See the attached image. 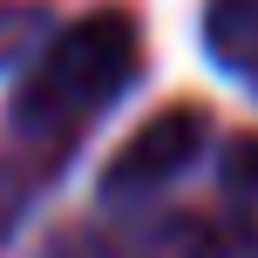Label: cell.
<instances>
[{"label":"cell","mask_w":258,"mask_h":258,"mask_svg":"<svg viewBox=\"0 0 258 258\" xmlns=\"http://www.w3.org/2000/svg\"><path fill=\"white\" fill-rule=\"evenodd\" d=\"M197 34H204V54L218 61V75L245 82L258 95V0H204Z\"/></svg>","instance_id":"4"},{"label":"cell","mask_w":258,"mask_h":258,"mask_svg":"<svg viewBox=\"0 0 258 258\" xmlns=\"http://www.w3.org/2000/svg\"><path fill=\"white\" fill-rule=\"evenodd\" d=\"M41 258H258V218L238 204L183 211V204H129L68 224Z\"/></svg>","instance_id":"2"},{"label":"cell","mask_w":258,"mask_h":258,"mask_svg":"<svg viewBox=\"0 0 258 258\" xmlns=\"http://www.w3.org/2000/svg\"><path fill=\"white\" fill-rule=\"evenodd\" d=\"M68 170V156H41V150H14L0 156V251L14 245V231L27 224V211L54 190V177Z\"/></svg>","instance_id":"5"},{"label":"cell","mask_w":258,"mask_h":258,"mask_svg":"<svg viewBox=\"0 0 258 258\" xmlns=\"http://www.w3.org/2000/svg\"><path fill=\"white\" fill-rule=\"evenodd\" d=\"M211 136H218V122H211V109H197V102H177V109H163V116H150L116 156H109V170L95 177V204L102 211L163 204L183 177L204 170Z\"/></svg>","instance_id":"3"},{"label":"cell","mask_w":258,"mask_h":258,"mask_svg":"<svg viewBox=\"0 0 258 258\" xmlns=\"http://www.w3.org/2000/svg\"><path fill=\"white\" fill-rule=\"evenodd\" d=\"M48 34H54L48 7H0V75H14Z\"/></svg>","instance_id":"7"},{"label":"cell","mask_w":258,"mask_h":258,"mask_svg":"<svg viewBox=\"0 0 258 258\" xmlns=\"http://www.w3.org/2000/svg\"><path fill=\"white\" fill-rule=\"evenodd\" d=\"M218 190H224V204L258 218V136H238L218 150Z\"/></svg>","instance_id":"6"},{"label":"cell","mask_w":258,"mask_h":258,"mask_svg":"<svg viewBox=\"0 0 258 258\" xmlns=\"http://www.w3.org/2000/svg\"><path fill=\"white\" fill-rule=\"evenodd\" d=\"M143 82V27L129 7H95L82 21L54 27L21 68L7 95V129L21 150L75 156L109 109Z\"/></svg>","instance_id":"1"}]
</instances>
